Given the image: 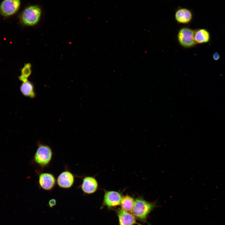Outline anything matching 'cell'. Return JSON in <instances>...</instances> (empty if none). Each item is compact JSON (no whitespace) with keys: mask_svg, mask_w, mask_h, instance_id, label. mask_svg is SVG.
<instances>
[{"mask_svg":"<svg viewBox=\"0 0 225 225\" xmlns=\"http://www.w3.org/2000/svg\"><path fill=\"white\" fill-rule=\"evenodd\" d=\"M134 203V201L131 197L126 195L123 197L121 202V209L126 212H132Z\"/></svg>","mask_w":225,"mask_h":225,"instance_id":"5bb4252c","label":"cell"},{"mask_svg":"<svg viewBox=\"0 0 225 225\" xmlns=\"http://www.w3.org/2000/svg\"><path fill=\"white\" fill-rule=\"evenodd\" d=\"M52 156V152L48 146L39 143L33 157L35 163L41 168L48 165Z\"/></svg>","mask_w":225,"mask_h":225,"instance_id":"3957f363","label":"cell"},{"mask_svg":"<svg viewBox=\"0 0 225 225\" xmlns=\"http://www.w3.org/2000/svg\"><path fill=\"white\" fill-rule=\"evenodd\" d=\"M42 13L40 8L37 5H31L25 8L20 15L22 22L27 26H33L39 21Z\"/></svg>","mask_w":225,"mask_h":225,"instance_id":"7a4b0ae2","label":"cell"},{"mask_svg":"<svg viewBox=\"0 0 225 225\" xmlns=\"http://www.w3.org/2000/svg\"><path fill=\"white\" fill-rule=\"evenodd\" d=\"M31 73V65L29 63L25 65L21 70V74L19 77V80L22 82L28 80V78Z\"/></svg>","mask_w":225,"mask_h":225,"instance_id":"9a60e30c","label":"cell"},{"mask_svg":"<svg viewBox=\"0 0 225 225\" xmlns=\"http://www.w3.org/2000/svg\"><path fill=\"white\" fill-rule=\"evenodd\" d=\"M177 38L179 44L184 48H190L197 44L194 38V30L188 27H183L179 30Z\"/></svg>","mask_w":225,"mask_h":225,"instance_id":"277c9868","label":"cell"},{"mask_svg":"<svg viewBox=\"0 0 225 225\" xmlns=\"http://www.w3.org/2000/svg\"><path fill=\"white\" fill-rule=\"evenodd\" d=\"M21 0H3L0 4V14L5 17L16 14L19 9Z\"/></svg>","mask_w":225,"mask_h":225,"instance_id":"5b68a950","label":"cell"},{"mask_svg":"<svg viewBox=\"0 0 225 225\" xmlns=\"http://www.w3.org/2000/svg\"><path fill=\"white\" fill-rule=\"evenodd\" d=\"M192 10L186 8L178 7L175 10L174 18L178 23L188 24L191 22L193 17Z\"/></svg>","mask_w":225,"mask_h":225,"instance_id":"8992f818","label":"cell"},{"mask_svg":"<svg viewBox=\"0 0 225 225\" xmlns=\"http://www.w3.org/2000/svg\"><path fill=\"white\" fill-rule=\"evenodd\" d=\"M213 58L214 60H217L219 59L220 55L218 52H215L213 54Z\"/></svg>","mask_w":225,"mask_h":225,"instance_id":"e0dca14e","label":"cell"},{"mask_svg":"<svg viewBox=\"0 0 225 225\" xmlns=\"http://www.w3.org/2000/svg\"><path fill=\"white\" fill-rule=\"evenodd\" d=\"M56 203L57 202L56 200L55 199L52 198L49 200L48 205L50 208H52L56 205Z\"/></svg>","mask_w":225,"mask_h":225,"instance_id":"2e32d148","label":"cell"},{"mask_svg":"<svg viewBox=\"0 0 225 225\" xmlns=\"http://www.w3.org/2000/svg\"><path fill=\"white\" fill-rule=\"evenodd\" d=\"M118 216L119 225H141L136 221V218L131 213L119 209L116 211Z\"/></svg>","mask_w":225,"mask_h":225,"instance_id":"30bf717a","label":"cell"},{"mask_svg":"<svg viewBox=\"0 0 225 225\" xmlns=\"http://www.w3.org/2000/svg\"><path fill=\"white\" fill-rule=\"evenodd\" d=\"M122 198L121 194L117 192L107 191L104 196L103 204L108 208L114 207L121 204Z\"/></svg>","mask_w":225,"mask_h":225,"instance_id":"ba28073f","label":"cell"},{"mask_svg":"<svg viewBox=\"0 0 225 225\" xmlns=\"http://www.w3.org/2000/svg\"><path fill=\"white\" fill-rule=\"evenodd\" d=\"M20 91L24 96L33 98L36 97V93L32 83L27 80L23 82L20 87Z\"/></svg>","mask_w":225,"mask_h":225,"instance_id":"4fadbf2b","label":"cell"},{"mask_svg":"<svg viewBox=\"0 0 225 225\" xmlns=\"http://www.w3.org/2000/svg\"><path fill=\"white\" fill-rule=\"evenodd\" d=\"M56 182L55 177L51 173H42L39 176V185L41 188L45 190H51L55 186Z\"/></svg>","mask_w":225,"mask_h":225,"instance_id":"52a82bcc","label":"cell"},{"mask_svg":"<svg viewBox=\"0 0 225 225\" xmlns=\"http://www.w3.org/2000/svg\"><path fill=\"white\" fill-rule=\"evenodd\" d=\"M98 187V182L94 178L87 177L83 179L81 188L84 193L90 194L95 192L97 190Z\"/></svg>","mask_w":225,"mask_h":225,"instance_id":"8fae6325","label":"cell"},{"mask_svg":"<svg viewBox=\"0 0 225 225\" xmlns=\"http://www.w3.org/2000/svg\"><path fill=\"white\" fill-rule=\"evenodd\" d=\"M194 38L197 44L207 43L210 40V34L205 29H198L194 30Z\"/></svg>","mask_w":225,"mask_h":225,"instance_id":"7c38bea8","label":"cell"},{"mask_svg":"<svg viewBox=\"0 0 225 225\" xmlns=\"http://www.w3.org/2000/svg\"><path fill=\"white\" fill-rule=\"evenodd\" d=\"M156 205L155 202H149L142 198H138L134 201L132 212L139 221L147 222L148 216Z\"/></svg>","mask_w":225,"mask_h":225,"instance_id":"6da1fadb","label":"cell"},{"mask_svg":"<svg viewBox=\"0 0 225 225\" xmlns=\"http://www.w3.org/2000/svg\"><path fill=\"white\" fill-rule=\"evenodd\" d=\"M74 181L73 175L68 171H65L59 175L56 181L60 188L66 189L71 188L73 184Z\"/></svg>","mask_w":225,"mask_h":225,"instance_id":"9c48e42d","label":"cell"}]
</instances>
